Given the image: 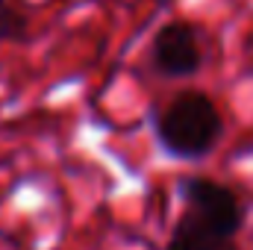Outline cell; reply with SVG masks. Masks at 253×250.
Listing matches in <instances>:
<instances>
[{
    "label": "cell",
    "mask_w": 253,
    "mask_h": 250,
    "mask_svg": "<svg viewBox=\"0 0 253 250\" xmlns=\"http://www.w3.org/2000/svg\"><path fill=\"white\" fill-rule=\"evenodd\" d=\"M224 132V121L212 97L203 91L177 94L156 118V138L165 153L177 159L206 156Z\"/></svg>",
    "instance_id": "6da1fadb"
},
{
    "label": "cell",
    "mask_w": 253,
    "mask_h": 250,
    "mask_svg": "<svg viewBox=\"0 0 253 250\" xmlns=\"http://www.w3.org/2000/svg\"><path fill=\"white\" fill-rule=\"evenodd\" d=\"M180 191L186 200V212H191L197 221H203L209 230H215L224 239H233L239 233L242 206L227 186L206 180V177H189V180H183Z\"/></svg>",
    "instance_id": "7a4b0ae2"
},
{
    "label": "cell",
    "mask_w": 253,
    "mask_h": 250,
    "mask_svg": "<svg viewBox=\"0 0 253 250\" xmlns=\"http://www.w3.org/2000/svg\"><path fill=\"white\" fill-rule=\"evenodd\" d=\"M150 65L156 74L168 80H183L197 74L203 65V44L197 30L186 21H171L159 27L150 44Z\"/></svg>",
    "instance_id": "3957f363"
},
{
    "label": "cell",
    "mask_w": 253,
    "mask_h": 250,
    "mask_svg": "<svg viewBox=\"0 0 253 250\" xmlns=\"http://www.w3.org/2000/svg\"><path fill=\"white\" fill-rule=\"evenodd\" d=\"M165 250H239V248H236L233 239L218 236L203 221H197L191 212H183V218L177 221Z\"/></svg>",
    "instance_id": "277c9868"
},
{
    "label": "cell",
    "mask_w": 253,
    "mask_h": 250,
    "mask_svg": "<svg viewBox=\"0 0 253 250\" xmlns=\"http://www.w3.org/2000/svg\"><path fill=\"white\" fill-rule=\"evenodd\" d=\"M27 18L9 3V0H0V42H21L27 39Z\"/></svg>",
    "instance_id": "5b68a950"
}]
</instances>
